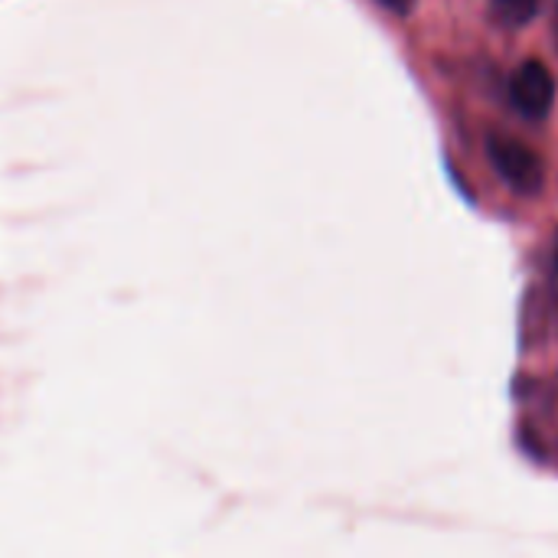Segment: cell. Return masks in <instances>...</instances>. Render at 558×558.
<instances>
[{
    "instance_id": "obj_1",
    "label": "cell",
    "mask_w": 558,
    "mask_h": 558,
    "mask_svg": "<svg viewBox=\"0 0 558 558\" xmlns=\"http://www.w3.org/2000/svg\"><path fill=\"white\" fill-rule=\"evenodd\" d=\"M487 157L500 180L513 186L520 196H539L546 186V167L536 150H530L523 141L507 137V134H490L487 141Z\"/></svg>"
},
{
    "instance_id": "obj_2",
    "label": "cell",
    "mask_w": 558,
    "mask_h": 558,
    "mask_svg": "<svg viewBox=\"0 0 558 558\" xmlns=\"http://www.w3.org/2000/svg\"><path fill=\"white\" fill-rule=\"evenodd\" d=\"M510 98L520 114L546 118L556 105V78H553L549 65L539 59H526L510 78Z\"/></svg>"
},
{
    "instance_id": "obj_3",
    "label": "cell",
    "mask_w": 558,
    "mask_h": 558,
    "mask_svg": "<svg viewBox=\"0 0 558 558\" xmlns=\"http://www.w3.org/2000/svg\"><path fill=\"white\" fill-rule=\"evenodd\" d=\"M543 0H494V7L510 20V23H526L539 13Z\"/></svg>"
},
{
    "instance_id": "obj_4",
    "label": "cell",
    "mask_w": 558,
    "mask_h": 558,
    "mask_svg": "<svg viewBox=\"0 0 558 558\" xmlns=\"http://www.w3.org/2000/svg\"><path fill=\"white\" fill-rule=\"evenodd\" d=\"M386 10H392V13H399V16H405V13H412V7H415V0H379Z\"/></svg>"
},
{
    "instance_id": "obj_5",
    "label": "cell",
    "mask_w": 558,
    "mask_h": 558,
    "mask_svg": "<svg viewBox=\"0 0 558 558\" xmlns=\"http://www.w3.org/2000/svg\"><path fill=\"white\" fill-rule=\"evenodd\" d=\"M553 281L558 288V235H556V248H553Z\"/></svg>"
}]
</instances>
